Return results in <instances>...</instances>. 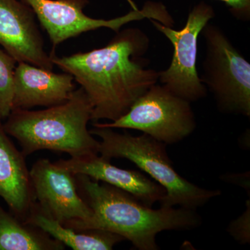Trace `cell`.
<instances>
[{"mask_svg": "<svg viewBox=\"0 0 250 250\" xmlns=\"http://www.w3.org/2000/svg\"><path fill=\"white\" fill-rule=\"evenodd\" d=\"M149 47L147 34L138 28L117 32L104 47L59 57L54 65L70 74L81 85L93 107L91 121H116L159 81V72L144 58Z\"/></svg>", "mask_w": 250, "mask_h": 250, "instance_id": "cell-1", "label": "cell"}, {"mask_svg": "<svg viewBox=\"0 0 250 250\" xmlns=\"http://www.w3.org/2000/svg\"><path fill=\"white\" fill-rule=\"evenodd\" d=\"M81 197L93 217L80 231L101 229L128 240L139 250H156V237L164 231L193 229L201 224L195 210L161 207L154 210L127 192L83 174H75Z\"/></svg>", "mask_w": 250, "mask_h": 250, "instance_id": "cell-2", "label": "cell"}, {"mask_svg": "<svg viewBox=\"0 0 250 250\" xmlns=\"http://www.w3.org/2000/svg\"><path fill=\"white\" fill-rule=\"evenodd\" d=\"M92 113L89 99L80 87L61 104L39 111L12 110L3 126L25 157L42 149L80 157L99 154L100 142L88 129Z\"/></svg>", "mask_w": 250, "mask_h": 250, "instance_id": "cell-3", "label": "cell"}, {"mask_svg": "<svg viewBox=\"0 0 250 250\" xmlns=\"http://www.w3.org/2000/svg\"><path fill=\"white\" fill-rule=\"evenodd\" d=\"M90 134L101 139L99 153L105 159H125L136 164L165 188L166 196L161 207L179 206L195 210L221 194L208 190L184 179L174 168L166 152V144L146 134H120L112 128L95 126Z\"/></svg>", "mask_w": 250, "mask_h": 250, "instance_id": "cell-4", "label": "cell"}, {"mask_svg": "<svg viewBox=\"0 0 250 250\" xmlns=\"http://www.w3.org/2000/svg\"><path fill=\"white\" fill-rule=\"evenodd\" d=\"M201 34L206 43L202 83L220 111L250 117V62L218 26L207 23Z\"/></svg>", "mask_w": 250, "mask_h": 250, "instance_id": "cell-5", "label": "cell"}, {"mask_svg": "<svg viewBox=\"0 0 250 250\" xmlns=\"http://www.w3.org/2000/svg\"><path fill=\"white\" fill-rule=\"evenodd\" d=\"M190 102L164 85H152L129 111L116 121L93 125L112 129L139 130L164 144H174L190 136L196 121Z\"/></svg>", "mask_w": 250, "mask_h": 250, "instance_id": "cell-6", "label": "cell"}, {"mask_svg": "<svg viewBox=\"0 0 250 250\" xmlns=\"http://www.w3.org/2000/svg\"><path fill=\"white\" fill-rule=\"evenodd\" d=\"M34 11L48 34L54 49L59 44L87 31L108 28L118 32L125 24L144 19L154 20L166 26L173 19L162 3L148 1L141 9L135 8L124 16L111 20L95 19L83 12L88 0H21Z\"/></svg>", "mask_w": 250, "mask_h": 250, "instance_id": "cell-7", "label": "cell"}, {"mask_svg": "<svg viewBox=\"0 0 250 250\" xmlns=\"http://www.w3.org/2000/svg\"><path fill=\"white\" fill-rule=\"evenodd\" d=\"M215 11L204 1L194 6L180 30L150 20L154 27L170 41L174 52L170 66L159 72V81L171 92L192 103L205 98L207 88L197 70V43L202 29L215 17Z\"/></svg>", "mask_w": 250, "mask_h": 250, "instance_id": "cell-8", "label": "cell"}, {"mask_svg": "<svg viewBox=\"0 0 250 250\" xmlns=\"http://www.w3.org/2000/svg\"><path fill=\"white\" fill-rule=\"evenodd\" d=\"M34 201L41 211L80 231L93 212L77 189L76 176L56 162L41 159L29 170Z\"/></svg>", "mask_w": 250, "mask_h": 250, "instance_id": "cell-9", "label": "cell"}, {"mask_svg": "<svg viewBox=\"0 0 250 250\" xmlns=\"http://www.w3.org/2000/svg\"><path fill=\"white\" fill-rule=\"evenodd\" d=\"M33 10L18 0H0V45L17 62L53 70Z\"/></svg>", "mask_w": 250, "mask_h": 250, "instance_id": "cell-10", "label": "cell"}, {"mask_svg": "<svg viewBox=\"0 0 250 250\" xmlns=\"http://www.w3.org/2000/svg\"><path fill=\"white\" fill-rule=\"evenodd\" d=\"M98 154L56 161L75 174H83L127 192L143 205L152 207L166 196L165 188L141 172L120 168Z\"/></svg>", "mask_w": 250, "mask_h": 250, "instance_id": "cell-11", "label": "cell"}, {"mask_svg": "<svg viewBox=\"0 0 250 250\" xmlns=\"http://www.w3.org/2000/svg\"><path fill=\"white\" fill-rule=\"evenodd\" d=\"M70 74L18 62L15 70L12 110L31 109L35 106H56L65 103L75 90Z\"/></svg>", "mask_w": 250, "mask_h": 250, "instance_id": "cell-12", "label": "cell"}, {"mask_svg": "<svg viewBox=\"0 0 250 250\" xmlns=\"http://www.w3.org/2000/svg\"><path fill=\"white\" fill-rule=\"evenodd\" d=\"M26 157L9 139L0 119V197L9 211L25 220L34 204Z\"/></svg>", "mask_w": 250, "mask_h": 250, "instance_id": "cell-13", "label": "cell"}, {"mask_svg": "<svg viewBox=\"0 0 250 250\" xmlns=\"http://www.w3.org/2000/svg\"><path fill=\"white\" fill-rule=\"evenodd\" d=\"M24 221L41 228L54 239L74 250H110L125 238L101 229L79 231L63 226L41 211L35 202Z\"/></svg>", "mask_w": 250, "mask_h": 250, "instance_id": "cell-14", "label": "cell"}, {"mask_svg": "<svg viewBox=\"0 0 250 250\" xmlns=\"http://www.w3.org/2000/svg\"><path fill=\"white\" fill-rule=\"evenodd\" d=\"M65 247L0 205V250H63Z\"/></svg>", "mask_w": 250, "mask_h": 250, "instance_id": "cell-15", "label": "cell"}, {"mask_svg": "<svg viewBox=\"0 0 250 250\" xmlns=\"http://www.w3.org/2000/svg\"><path fill=\"white\" fill-rule=\"evenodd\" d=\"M16 59L0 49V119L4 121L12 111Z\"/></svg>", "mask_w": 250, "mask_h": 250, "instance_id": "cell-16", "label": "cell"}, {"mask_svg": "<svg viewBox=\"0 0 250 250\" xmlns=\"http://www.w3.org/2000/svg\"><path fill=\"white\" fill-rule=\"evenodd\" d=\"M246 211L236 220L230 223L228 228L229 233L236 241L242 244L250 243V204L247 202Z\"/></svg>", "mask_w": 250, "mask_h": 250, "instance_id": "cell-17", "label": "cell"}, {"mask_svg": "<svg viewBox=\"0 0 250 250\" xmlns=\"http://www.w3.org/2000/svg\"><path fill=\"white\" fill-rule=\"evenodd\" d=\"M228 6L233 17L239 21H249L250 20V0H218Z\"/></svg>", "mask_w": 250, "mask_h": 250, "instance_id": "cell-18", "label": "cell"}]
</instances>
